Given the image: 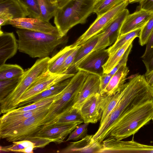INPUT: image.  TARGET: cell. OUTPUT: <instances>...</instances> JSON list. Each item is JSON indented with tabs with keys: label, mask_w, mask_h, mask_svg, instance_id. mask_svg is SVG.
Returning a JSON list of instances; mask_svg holds the SVG:
<instances>
[{
	"label": "cell",
	"mask_w": 153,
	"mask_h": 153,
	"mask_svg": "<svg viewBox=\"0 0 153 153\" xmlns=\"http://www.w3.org/2000/svg\"><path fill=\"white\" fill-rule=\"evenodd\" d=\"M134 39L133 38L128 41L113 55L109 56L107 62L103 66L104 73H109L115 67Z\"/></svg>",
	"instance_id": "cell-27"
},
{
	"label": "cell",
	"mask_w": 153,
	"mask_h": 153,
	"mask_svg": "<svg viewBox=\"0 0 153 153\" xmlns=\"http://www.w3.org/2000/svg\"><path fill=\"white\" fill-rule=\"evenodd\" d=\"M78 125L75 123H55L42 128L34 136L50 139L61 143Z\"/></svg>",
	"instance_id": "cell-14"
},
{
	"label": "cell",
	"mask_w": 153,
	"mask_h": 153,
	"mask_svg": "<svg viewBox=\"0 0 153 153\" xmlns=\"http://www.w3.org/2000/svg\"><path fill=\"white\" fill-rule=\"evenodd\" d=\"M41 11L40 19L49 22L54 17L58 6V0H37Z\"/></svg>",
	"instance_id": "cell-28"
},
{
	"label": "cell",
	"mask_w": 153,
	"mask_h": 153,
	"mask_svg": "<svg viewBox=\"0 0 153 153\" xmlns=\"http://www.w3.org/2000/svg\"><path fill=\"white\" fill-rule=\"evenodd\" d=\"M21 77L22 76L0 80V101L5 97L14 89Z\"/></svg>",
	"instance_id": "cell-34"
},
{
	"label": "cell",
	"mask_w": 153,
	"mask_h": 153,
	"mask_svg": "<svg viewBox=\"0 0 153 153\" xmlns=\"http://www.w3.org/2000/svg\"><path fill=\"white\" fill-rule=\"evenodd\" d=\"M98 0H96V1H98Z\"/></svg>",
	"instance_id": "cell-50"
},
{
	"label": "cell",
	"mask_w": 153,
	"mask_h": 153,
	"mask_svg": "<svg viewBox=\"0 0 153 153\" xmlns=\"http://www.w3.org/2000/svg\"><path fill=\"white\" fill-rule=\"evenodd\" d=\"M132 45V43L130 44L117 64L109 73L112 76L121 67L124 65H126L128 57L131 50Z\"/></svg>",
	"instance_id": "cell-41"
},
{
	"label": "cell",
	"mask_w": 153,
	"mask_h": 153,
	"mask_svg": "<svg viewBox=\"0 0 153 153\" xmlns=\"http://www.w3.org/2000/svg\"><path fill=\"white\" fill-rule=\"evenodd\" d=\"M75 123L79 125L84 121L79 110L72 106L61 114L54 123Z\"/></svg>",
	"instance_id": "cell-31"
},
{
	"label": "cell",
	"mask_w": 153,
	"mask_h": 153,
	"mask_svg": "<svg viewBox=\"0 0 153 153\" xmlns=\"http://www.w3.org/2000/svg\"><path fill=\"white\" fill-rule=\"evenodd\" d=\"M109 57L107 49L95 50L91 52L76 67L77 72L81 70L100 76L103 74V66Z\"/></svg>",
	"instance_id": "cell-12"
},
{
	"label": "cell",
	"mask_w": 153,
	"mask_h": 153,
	"mask_svg": "<svg viewBox=\"0 0 153 153\" xmlns=\"http://www.w3.org/2000/svg\"><path fill=\"white\" fill-rule=\"evenodd\" d=\"M122 89L112 94L105 93L101 94L100 106L102 113L99 126L102 125L117 104L121 96Z\"/></svg>",
	"instance_id": "cell-25"
},
{
	"label": "cell",
	"mask_w": 153,
	"mask_h": 153,
	"mask_svg": "<svg viewBox=\"0 0 153 153\" xmlns=\"http://www.w3.org/2000/svg\"><path fill=\"white\" fill-rule=\"evenodd\" d=\"M129 71L126 65L121 67L111 77L104 93L112 94L121 90L125 83Z\"/></svg>",
	"instance_id": "cell-24"
},
{
	"label": "cell",
	"mask_w": 153,
	"mask_h": 153,
	"mask_svg": "<svg viewBox=\"0 0 153 153\" xmlns=\"http://www.w3.org/2000/svg\"><path fill=\"white\" fill-rule=\"evenodd\" d=\"M99 37L98 34L90 38L81 45L74 58V59L69 68L64 74H76V67L91 53L97 45Z\"/></svg>",
	"instance_id": "cell-21"
},
{
	"label": "cell",
	"mask_w": 153,
	"mask_h": 153,
	"mask_svg": "<svg viewBox=\"0 0 153 153\" xmlns=\"http://www.w3.org/2000/svg\"><path fill=\"white\" fill-rule=\"evenodd\" d=\"M72 77L59 82L29 100L19 104L18 108L27 105L61 93L70 82Z\"/></svg>",
	"instance_id": "cell-23"
},
{
	"label": "cell",
	"mask_w": 153,
	"mask_h": 153,
	"mask_svg": "<svg viewBox=\"0 0 153 153\" xmlns=\"http://www.w3.org/2000/svg\"><path fill=\"white\" fill-rule=\"evenodd\" d=\"M153 153V146L139 143L133 140L123 141L108 136L101 143L99 153Z\"/></svg>",
	"instance_id": "cell-9"
},
{
	"label": "cell",
	"mask_w": 153,
	"mask_h": 153,
	"mask_svg": "<svg viewBox=\"0 0 153 153\" xmlns=\"http://www.w3.org/2000/svg\"><path fill=\"white\" fill-rule=\"evenodd\" d=\"M146 45L145 52L142 56H144L147 54L153 49V30L149 38Z\"/></svg>",
	"instance_id": "cell-45"
},
{
	"label": "cell",
	"mask_w": 153,
	"mask_h": 153,
	"mask_svg": "<svg viewBox=\"0 0 153 153\" xmlns=\"http://www.w3.org/2000/svg\"><path fill=\"white\" fill-rule=\"evenodd\" d=\"M13 144L0 147L1 151L32 153L36 148L35 144L28 140H23L12 142Z\"/></svg>",
	"instance_id": "cell-29"
},
{
	"label": "cell",
	"mask_w": 153,
	"mask_h": 153,
	"mask_svg": "<svg viewBox=\"0 0 153 153\" xmlns=\"http://www.w3.org/2000/svg\"><path fill=\"white\" fill-rule=\"evenodd\" d=\"M29 13V17L40 19L41 11L37 0H19Z\"/></svg>",
	"instance_id": "cell-35"
},
{
	"label": "cell",
	"mask_w": 153,
	"mask_h": 153,
	"mask_svg": "<svg viewBox=\"0 0 153 153\" xmlns=\"http://www.w3.org/2000/svg\"><path fill=\"white\" fill-rule=\"evenodd\" d=\"M129 3H133L137 2H140L143 0H128Z\"/></svg>",
	"instance_id": "cell-48"
},
{
	"label": "cell",
	"mask_w": 153,
	"mask_h": 153,
	"mask_svg": "<svg viewBox=\"0 0 153 153\" xmlns=\"http://www.w3.org/2000/svg\"><path fill=\"white\" fill-rule=\"evenodd\" d=\"M77 47L72 48L71 45L66 46L50 58L48 62V71L52 74H58L67 57Z\"/></svg>",
	"instance_id": "cell-26"
},
{
	"label": "cell",
	"mask_w": 153,
	"mask_h": 153,
	"mask_svg": "<svg viewBox=\"0 0 153 153\" xmlns=\"http://www.w3.org/2000/svg\"><path fill=\"white\" fill-rule=\"evenodd\" d=\"M96 0H58L54 22L60 35L65 36L69 30L78 24L86 23L93 13Z\"/></svg>",
	"instance_id": "cell-2"
},
{
	"label": "cell",
	"mask_w": 153,
	"mask_h": 153,
	"mask_svg": "<svg viewBox=\"0 0 153 153\" xmlns=\"http://www.w3.org/2000/svg\"><path fill=\"white\" fill-rule=\"evenodd\" d=\"M25 71L17 64H4L0 66V80L21 77Z\"/></svg>",
	"instance_id": "cell-30"
},
{
	"label": "cell",
	"mask_w": 153,
	"mask_h": 153,
	"mask_svg": "<svg viewBox=\"0 0 153 153\" xmlns=\"http://www.w3.org/2000/svg\"><path fill=\"white\" fill-rule=\"evenodd\" d=\"M26 140L34 143L36 148H44L50 143L54 142L53 140L52 139L36 136L30 137Z\"/></svg>",
	"instance_id": "cell-40"
},
{
	"label": "cell",
	"mask_w": 153,
	"mask_h": 153,
	"mask_svg": "<svg viewBox=\"0 0 153 153\" xmlns=\"http://www.w3.org/2000/svg\"><path fill=\"white\" fill-rule=\"evenodd\" d=\"M80 46H81L77 47L76 49L67 57L59 69L58 74H64L73 62Z\"/></svg>",
	"instance_id": "cell-39"
},
{
	"label": "cell",
	"mask_w": 153,
	"mask_h": 153,
	"mask_svg": "<svg viewBox=\"0 0 153 153\" xmlns=\"http://www.w3.org/2000/svg\"><path fill=\"white\" fill-rule=\"evenodd\" d=\"M153 13L141 9L128 14L120 28L119 36L136 29L142 28L152 16Z\"/></svg>",
	"instance_id": "cell-17"
},
{
	"label": "cell",
	"mask_w": 153,
	"mask_h": 153,
	"mask_svg": "<svg viewBox=\"0 0 153 153\" xmlns=\"http://www.w3.org/2000/svg\"><path fill=\"white\" fill-rule=\"evenodd\" d=\"M126 0H100L96 1L93 13L97 17L105 13Z\"/></svg>",
	"instance_id": "cell-33"
},
{
	"label": "cell",
	"mask_w": 153,
	"mask_h": 153,
	"mask_svg": "<svg viewBox=\"0 0 153 153\" xmlns=\"http://www.w3.org/2000/svg\"><path fill=\"white\" fill-rule=\"evenodd\" d=\"M144 75L147 83L152 87L153 86V70L148 74H145Z\"/></svg>",
	"instance_id": "cell-47"
},
{
	"label": "cell",
	"mask_w": 153,
	"mask_h": 153,
	"mask_svg": "<svg viewBox=\"0 0 153 153\" xmlns=\"http://www.w3.org/2000/svg\"><path fill=\"white\" fill-rule=\"evenodd\" d=\"M129 2L126 0L110 10L97 17L87 30L72 45V48L80 46L89 39L99 33L126 9Z\"/></svg>",
	"instance_id": "cell-8"
},
{
	"label": "cell",
	"mask_w": 153,
	"mask_h": 153,
	"mask_svg": "<svg viewBox=\"0 0 153 153\" xmlns=\"http://www.w3.org/2000/svg\"><path fill=\"white\" fill-rule=\"evenodd\" d=\"M142 28H139L119 36L114 44L107 49L109 56L113 55L126 43L133 38L139 37Z\"/></svg>",
	"instance_id": "cell-32"
},
{
	"label": "cell",
	"mask_w": 153,
	"mask_h": 153,
	"mask_svg": "<svg viewBox=\"0 0 153 153\" xmlns=\"http://www.w3.org/2000/svg\"><path fill=\"white\" fill-rule=\"evenodd\" d=\"M57 95L50 97L37 102L27 105L18 107L12 110L15 111L25 112L36 109L38 108L52 102Z\"/></svg>",
	"instance_id": "cell-38"
},
{
	"label": "cell",
	"mask_w": 153,
	"mask_h": 153,
	"mask_svg": "<svg viewBox=\"0 0 153 153\" xmlns=\"http://www.w3.org/2000/svg\"><path fill=\"white\" fill-rule=\"evenodd\" d=\"M19 51L33 58H44L58 46L67 42L68 38L46 33L19 29L16 31Z\"/></svg>",
	"instance_id": "cell-3"
},
{
	"label": "cell",
	"mask_w": 153,
	"mask_h": 153,
	"mask_svg": "<svg viewBox=\"0 0 153 153\" xmlns=\"http://www.w3.org/2000/svg\"><path fill=\"white\" fill-rule=\"evenodd\" d=\"M146 70L145 74H148L153 70V49L146 55L141 56Z\"/></svg>",
	"instance_id": "cell-42"
},
{
	"label": "cell",
	"mask_w": 153,
	"mask_h": 153,
	"mask_svg": "<svg viewBox=\"0 0 153 153\" xmlns=\"http://www.w3.org/2000/svg\"><path fill=\"white\" fill-rule=\"evenodd\" d=\"M89 74L79 70L65 88L57 94L50 105L46 116L42 123V128L54 123L59 116L73 105Z\"/></svg>",
	"instance_id": "cell-5"
},
{
	"label": "cell",
	"mask_w": 153,
	"mask_h": 153,
	"mask_svg": "<svg viewBox=\"0 0 153 153\" xmlns=\"http://www.w3.org/2000/svg\"><path fill=\"white\" fill-rule=\"evenodd\" d=\"M93 135L87 134L79 141L71 142L68 146L59 152L99 153L101 148V143L94 142Z\"/></svg>",
	"instance_id": "cell-19"
},
{
	"label": "cell",
	"mask_w": 153,
	"mask_h": 153,
	"mask_svg": "<svg viewBox=\"0 0 153 153\" xmlns=\"http://www.w3.org/2000/svg\"><path fill=\"white\" fill-rule=\"evenodd\" d=\"M48 56L37 59L30 68L25 71L14 89L0 101V114H5L18 108L22 95L38 78L48 71Z\"/></svg>",
	"instance_id": "cell-6"
},
{
	"label": "cell",
	"mask_w": 153,
	"mask_h": 153,
	"mask_svg": "<svg viewBox=\"0 0 153 153\" xmlns=\"http://www.w3.org/2000/svg\"><path fill=\"white\" fill-rule=\"evenodd\" d=\"M153 99V89L144 75L136 74L125 83L120 99L112 111L93 134L94 141L100 143L108 135L120 117L143 103Z\"/></svg>",
	"instance_id": "cell-1"
},
{
	"label": "cell",
	"mask_w": 153,
	"mask_h": 153,
	"mask_svg": "<svg viewBox=\"0 0 153 153\" xmlns=\"http://www.w3.org/2000/svg\"><path fill=\"white\" fill-rule=\"evenodd\" d=\"M153 117V99L122 114L108 137L122 140L134 135L152 120Z\"/></svg>",
	"instance_id": "cell-4"
},
{
	"label": "cell",
	"mask_w": 153,
	"mask_h": 153,
	"mask_svg": "<svg viewBox=\"0 0 153 153\" xmlns=\"http://www.w3.org/2000/svg\"><path fill=\"white\" fill-rule=\"evenodd\" d=\"M140 2V8L153 13V0H143Z\"/></svg>",
	"instance_id": "cell-44"
},
{
	"label": "cell",
	"mask_w": 153,
	"mask_h": 153,
	"mask_svg": "<svg viewBox=\"0 0 153 153\" xmlns=\"http://www.w3.org/2000/svg\"><path fill=\"white\" fill-rule=\"evenodd\" d=\"M152 120L153 122V118H152Z\"/></svg>",
	"instance_id": "cell-49"
},
{
	"label": "cell",
	"mask_w": 153,
	"mask_h": 153,
	"mask_svg": "<svg viewBox=\"0 0 153 153\" xmlns=\"http://www.w3.org/2000/svg\"><path fill=\"white\" fill-rule=\"evenodd\" d=\"M74 74H52L48 71L36 80L25 92L21 97L18 105L29 100L56 83L72 77Z\"/></svg>",
	"instance_id": "cell-10"
},
{
	"label": "cell",
	"mask_w": 153,
	"mask_h": 153,
	"mask_svg": "<svg viewBox=\"0 0 153 153\" xmlns=\"http://www.w3.org/2000/svg\"><path fill=\"white\" fill-rule=\"evenodd\" d=\"M101 97L100 94L92 95L81 107L79 110L84 123H95L101 120L102 113Z\"/></svg>",
	"instance_id": "cell-15"
},
{
	"label": "cell",
	"mask_w": 153,
	"mask_h": 153,
	"mask_svg": "<svg viewBox=\"0 0 153 153\" xmlns=\"http://www.w3.org/2000/svg\"><path fill=\"white\" fill-rule=\"evenodd\" d=\"M112 77L109 73H104L100 76V94H102L104 93V91Z\"/></svg>",
	"instance_id": "cell-43"
},
{
	"label": "cell",
	"mask_w": 153,
	"mask_h": 153,
	"mask_svg": "<svg viewBox=\"0 0 153 153\" xmlns=\"http://www.w3.org/2000/svg\"><path fill=\"white\" fill-rule=\"evenodd\" d=\"M18 49L17 40L13 32L0 30V66L16 53Z\"/></svg>",
	"instance_id": "cell-18"
},
{
	"label": "cell",
	"mask_w": 153,
	"mask_h": 153,
	"mask_svg": "<svg viewBox=\"0 0 153 153\" xmlns=\"http://www.w3.org/2000/svg\"><path fill=\"white\" fill-rule=\"evenodd\" d=\"M11 25L18 29H27L61 36L56 26L52 25L49 22L38 18L26 17L14 18L8 21L6 24V25Z\"/></svg>",
	"instance_id": "cell-13"
},
{
	"label": "cell",
	"mask_w": 153,
	"mask_h": 153,
	"mask_svg": "<svg viewBox=\"0 0 153 153\" xmlns=\"http://www.w3.org/2000/svg\"><path fill=\"white\" fill-rule=\"evenodd\" d=\"M100 76L95 74H89L72 107L79 110L89 97L94 94H100Z\"/></svg>",
	"instance_id": "cell-16"
},
{
	"label": "cell",
	"mask_w": 153,
	"mask_h": 153,
	"mask_svg": "<svg viewBox=\"0 0 153 153\" xmlns=\"http://www.w3.org/2000/svg\"><path fill=\"white\" fill-rule=\"evenodd\" d=\"M52 102L31 111L19 112L12 110L4 114L0 118V128L15 124L31 117L49 107Z\"/></svg>",
	"instance_id": "cell-20"
},
{
	"label": "cell",
	"mask_w": 153,
	"mask_h": 153,
	"mask_svg": "<svg viewBox=\"0 0 153 153\" xmlns=\"http://www.w3.org/2000/svg\"><path fill=\"white\" fill-rule=\"evenodd\" d=\"M76 127L69 134L66 141L73 140L76 141L85 137L87 134L88 127L89 123H84Z\"/></svg>",
	"instance_id": "cell-36"
},
{
	"label": "cell",
	"mask_w": 153,
	"mask_h": 153,
	"mask_svg": "<svg viewBox=\"0 0 153 153\" xmlns=\"http://www.w3.org/2000/svg\"><path fill=\"white\" fill-rule=\"evenodd\" d=\"M129 13L128 10L125 9L98 33V42L92 51L105 49L115 42L122 24Z\"/></svg>",
	"instance_id": "cell-11"
},
{
	"label": "cell",
	"mask_w": 153,
	"mask_h": 153,
	"mask_svg": "<svg viewBox=\"0 0 153 153\" xmlns=\"http://www.w3.org/2000/svg\"><path fill=\"white\" fill-rule=\"evenodd\" d=\"M8 14L13 19L26 17L29 13L19 0H0V15Z\"/></svg>",
	"instance_id": "cell-22"
},
{
	"label": "cell",
	"mask_w": 153,
	"mask_h": 153,
	"mask_svg": "<svg viewBox=\"0 0 153 153\" xmlns=\"http://www.w3.org/2000/svg\"><path fill=\"white\" fill-rule=\"evenodd\" d=\"M152 88L153 89V86L152 87Z\"/></svg>",
	"instance_id": "cell-51"
},
{
	"label": "cell",
	"mask_w": 153,
	"mask_h": 153,
	"mask_svg": "<svg viewBox=\"0 0 153 153\" xmlns=\"http://www.w3.org/2000/svg\"><path fill=\"white\" fill-rule=\"evenodd\" d=\"M50 106L23 121L0 128V138L12 142L34 136L42 128V122L47 114Z\"/></svg>",
	"instance_id": "cell-7"
},
{
	"label": "cell",
	"mask_w": 153,
	"mask_h": 153,
	"mask_svg": "<svg viewBox=\"0 0 153 153\" xmlns=\"http://www.w3.org/2000/svg\"><path fill=\"white\" fill-rule=\"evenodd\" d=\"M153 30V14L145 25L141 28L139 42L142 46L146 45Z\"/></svg>",
	"instance_id": "cell-37"
},
{
	"label": "cell",
	"mask_w": 153,
	"mask_h": 153,
	"mask_svg": "<svg viewBox=\"0 0 153 153\" xmlns=\"http://www.w3.org/2000/svg\"><path fill=\"white\" fill-rule=\"evenodd\" d=\"M13 19V16L10 14H3L0 15V28L1 26L6 25L7 22Z\"/></svg>",
	"instance_id": "cell-46"
}]
</instances>
